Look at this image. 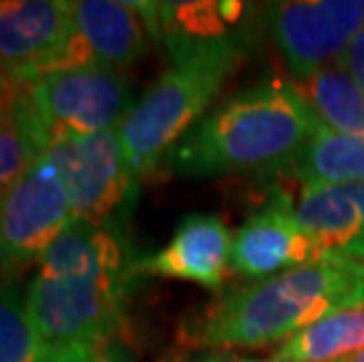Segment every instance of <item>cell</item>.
I'll return each instance as SVG.
<instances>
[{
	"label": "cell",
	"instance_id": "1",
	"mask_svg": "<svg viewBox=\"0 0 364 362\" xmlns=\"http://www.w3.org/2000/svg\"><path fill=\"white\" fill-rule=\"evenodd\" d=\"M136 259L118 223L75 219L38 261L26 287L43 362L73 360L115 346Z\"/></svg>",
	"mask_w": 364,
	"mask_h": 362
},
{
	"label": "cell",
	"instance_id": "2",
	"mask_svg": "<svg viewBox=\"0 0 364 362\" xmlns=\"http://www.w3.org/2000/svg\"><path fill=\"white\" fill-rule=\"evenodd\" d=\"M320 122L301 85L263 78L209 111L165 163L183 176L289 169Z\"/></svg>",
	"mask_w": 364,
	"mask_h": 362
},
{
	"label": "cell",
	"instance_id": "3",
	"mask_svg": "<svg viewBox=\"0 0 364 362\" xmlns=\"http://www.w3.org/2000/svg\"><path fill=\"white\" fill-rule=\"evenodd\" d=\"M362 304L364 264L320 261L228 292L183 332L205 348H261L289 341L329 315Z\"/></svg>",
	"mask_w": 364,
	"mask_h": 362
},
{
	"label": "cell",
	"instance_id": "4",
	"mask_svg": "<svg viewBox=\"0 0 364 362\" xmlns=\"http://www.w3.org/2000/svg\"><path fill=\"white\" fill-rule=\"evenodd\" d=\"M169 68L136 99L118 127L122 151L134 179H144L169 151L212 111L223 82L242 64L245 43L235 33L219 38H162Z\"/></svg>",
	"mask_w": 364,
	"mask_h": 362
},
{
	"label": "cell",
	"instance_id": "5",
	"mask_svg": "<svg viewBox=\"0 0 364 362\" xmlns=\"http://www.w3.org/2000/svg\"><path fill=\"white\" fill-rule=\"evenodd\" d=\"M28 99L48 146L61 137L118 129L136 104L127 75L99 64L43 75L28 82Z\"/></svg>",
	"mask_w": 364,
	"mask_h": 362
},
{
	"label": "cell",
	"instance_id": "6",
	"mask_svg": "<svg viewBox=\"0 0 364 362\" xmlns=\"http://www.w3.org/2000/svg\"><path fill=\"white\" fill-rule=\"evenodd\" d=\"M73 221L64 176L45 149L28 172L0 196V268L14 273L38 264Z\"/></svg>",
	"mask_w": 364,
	"mask_h": 362
},
{
	"label": "cell",
	"instance_id": "7",
	"mask_svg": "<svg viewBox=\"0 0 364 362\" xmlns=\"http://www.w3.org/2000/svg\"><path fill=\"white\" fill-rule=\"evenodd\" d=\"M263 24L277 55L299 82L338 64L364 31V0H299L273 3Z\"/></svg>",
	"mask_w": 364,
	"mask_h": 362
},
{
	"label": "cell",
	"instance_id": "8",
	"mask_svg": "<svg viewBox=\"0 0 364 362\" xmlns=\"http://www.w3.org/2000/svg\"><path fill=\"white\" fill-rule=\"evenodd\" d=\"M48 151L64 176L73 217L92 223H115L136 188L118 129L61 137Z\"/></svg>",
	"mask_w": 364,
	"mask_h": 362
},
{
	"label": "cell",
	"instance_id": "9",
	"mask_svg": "<svg viewBox=\"0 0 364 362\" xmlns=\"http://www.w3.org/2000/svg\"><path fill=\"white\" fill-rule=\"evenodd\" d=\"M73 38L54 71L99 64L122 71L149 52L151 38H160L158 3L73 0Z\"/></svg>",
	"mask_w": 364,
	"mask_h": 362
},
{
	"label": "cell",
	"instance_id": "10",
	"mask_svg": "<svg viewBox=\"0 0 364 362\" xmlns=\"http://www.w3.org/2000/svg\"><path fill=\"white\" fill-rule=\"evenodd\" d=\"M73 38L68 0H0V71L17 82L52 73Z\"/></svg>",
	"mask_w": 364,
	"mask_h": 362
},
{
	"label": "cell",
	"instance_id": "11",
	"mask_svg": "<svg viewBox=\"0 0 364 362\" xmlns=\"http://www.w3.org/2000/svg\"><path fill=\"white\" fill-rule=\"evenodd\" d=\"M329 259L294 217L291 196L275 193L233 230V271L257 282Z\"/></svg>",
	"mask_w": 364,
	"mask_h": 362
},
{
	"label": "cell",
	"instance_id": "12",
	"mask_svg": "<svg viewBox=\"0 0 364 362\" xmlns=\"http://www.w3.org/2000/svg\"><path fill=\"white\" fill-rule=\"evenodd\" d=\"M233 271V230L216 214H188L172 240L146 259H136V275H158L221 287Z\"/></svg>",
	"mask_w": 364,
	"mask_h": 362
},
{
	"label": "cell",
	"instance_id": "13",
	"mask_svg": "<svg viewBox=\"0 0 364 362\" xmlns=\"http://www.w3.org/2000/svg\"><path fill=\"white\" fill-rule=\"evenodd\" d=\"M294 217L329 259L364 264V217L341 186H301L291 198Z\"/></svg>",
	"mask_w": 364,
	"mask_h": 362
},
{
	"label": "cell",
	"instance_id": "14",
	"mask_svg": "<svg viewBox=\"0 0 364 362\" xmlns=\"http://www.w3.org/2000/svg\"><path fill=\"white\" fill-rule=\"evenodd\" d=\"M287 172L301 186H360L364 183V139L320 122Z\"/></svg>",
	"mask_w": 364,
	"mask_h": 362
},
{
	"label": "cell",
	"instance_id": "15",
	"mask_svg": "<svg viewBox=\"0 0 364 362\" xmlns=\"http://www.w3.org/2000/svg\"><path fill=\"white\" fill-rule=\"evenodd\" d=\"M48 149L28 99V85L19 82L0 102V196L14 186Z\"/></svg>",
	"mask_w": 364,
	"mask_h": 362
},
{
	"label": "cell",
	"instance_id": "16",
	"mask_svg": "<svg viewBox=\"0 0 364 362\" xmlns=\"http://www.w3.org/2000/svg\"><path fill=\"white\" fill-rule=\"evenodd\" d=\"M364 351V304L320 320L284 341L270 362H336Z\"/></svg>",
	"mask_w": 364,
	"mask_h": 362
},
{
	"label": "cell",
	"instance_id": "17",
	"mask_svg": "<svg viewBox=\"0 0 364 362\" xmlns=\"http://www.w3.org/2000/svg\"><path fill=\"white\" fill-rule=\"evenodd\" d=\"M324 125L364 139V95L341 66H329L299 82Z\"/></svg>",
	"mask_w": 364,
	"mask_h": 362
},
{
	"label": "cell",
	"instance_id": "18",
	"mask_svg": "<svg viewBox=\"0 0 364 362\" xmlns=\"http://www.w3.org/2000/svg\"><path fill=\"white\" fill-rule=\"evenodd\" d=\"M247 5L240 3H158L160 38H219L233 33Z\"/></svg>",
	"mask_w": 364,
	"mask_h": 362
},
{
	"label": "cell",
	"instance_id": "19",
	"mask_svg": "<svg viewBox=\"0 0 364 362\" xmlns=\"http://www.w3.org/2000/svg\"><path fill=\"white\" fill-rule=\"evenodd\" d=\"M43 346L31 322L26 289L0 280V362H43Z\"/></svg>",
	"mask_w": 364,
	"mask_h": 362
},
{
	"label": "cell",
	"instance_id": "20",
	"mask_svg": "<svg viewBox=\"0 0 364 362\" xmlns=\"http://www.w3.org/2000/svg\"><path fill=\"white\" fill-rule=\"evenodd\" d=\"M336 66H341L348 75H350V80L358 85L360 92L364 95V31L355 38V43L348 48V52L341 57Z\"/></svg>",
	"mask_w": 364,
	"mask_h": 362
},
{
	"label": "cell",
	"instance_id": "21",
	"mask_svg": "<svg viewBox=\"0 0 364 362\" xmlns=\"http://www.w3.org/2000/svg\"><path fill=\"white\" fill-rule=\"evenodd\" d=\"M61 362H129V360H127L125 353L118 348V346H111V348L92 353V356H82V358H73V360H61Z\"/></svg>",
	"mask_w": 364,
	"mask_h": 362
},
{
	"label": "cell",
	"instance_id": "22",
	"mask_svg": "<svg viewBox=\"0 0 364 362\" xmlns=\"http://www.w3.org/2000/svg\"><path fill=\"white\" fill-rule=\"evenodd\" d=\"M17 85H19L17 80H12L10 75H5L3 71H0V102H3V99L10 95V92L17 87Z\"/></svg>",
	"mask_w": 364,
	"mask_h": 362
},
{
	"label": "cell",
	"instance_id": "23",
	"mask_svg": "<svg viewBox=\"0 0 364 362\" xmlns=\"http://www.w3.org/2000/svg\"><path fill=\"white\" fill-rule=\"evenodd\" d=\"M348 193H350L355 203H358V207L362 210V217H364V183H360V186H348Z\"/></svg>",
	"mask_w": 364,
	"mask_h": 362
},
{
	"label": "cell",
	"instance_id": "24",
	"mask_svg": "<svg viewBox=\"0 0 364 362\" xmlns=\"http://www.w3.org/2000/svg\"><path fill=\"white\" fill-rule=\"evenodd\" d=\"M203 362H270V360H247V358H230V356H216V358H207Z\"/></svg>",
	"mask_w": 364,
	"mask_h": 362
},
{
	"label": "cell",
	"instance_id": "25",
	"mask_svg": "<svg viewBox=\"0 0 364 362\" xmlns=\"http://www.w3.org/2000/svg\"><path fill=\"white\" fill-rule=\"evenodd\" d=\"M336 362H364V351L360 353H353V356H348V358H341Z\"/></svg>",
	"mask_w": 364,
	"mask_h": 362
},
{
	"label": "cell",
	"instance_id": "26",
	"mask_svg": "<svg viewBox=\"0 0 364 362\" xmlns=\"http://www.w3.org/2000/svg\"><path fill=\"white\" fill-rule=\"evenodd\" d=\"M172 362H181V360H172Z\"/></svg>",
	"mask_w": 364,
	"mask_h": 362
}]
</instances>
